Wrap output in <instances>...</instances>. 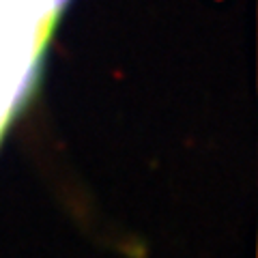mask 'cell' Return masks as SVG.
<instances>
[{
  "label": "cell",
  "mask_w": 258,
  "mask_h": 258,
  "mask_svg": "<svg viewBox=\"0 0 258 258\" xmlns=\"http://www.w3.org/2000/svg\"><path fill=\"white\" fill-rule=\"evenodd\" d=\"M50 3H52V9L56 11V15H60V11L64 9V7H67L69 0H50Z\"/></svg>",
  "instance_id": "cell-1"
}]
</instances>
